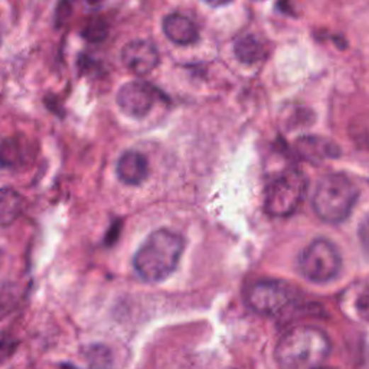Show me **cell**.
<instances>
[{
  "label": "cell",
  "mask_w": 369,
  "mask_h": 369,
  "mask_svg": "<svg viewBox=\"0 0 369 369\" xmlns=\"http://www.w3.org/2000/svg\"><path fill=\"white\" fill-rule=\"evenodd\" d=\"M299 271L312 283H327L342 270V256L329 239H314L299 256Z\"/></svg>",
  "instance_id": "5"
},
{
  "label": "cell",
  "mask_w": 369,
  "mask_h": 369,
  "mask_svg": "<svg viewBox=\"0 0 369 369\" xmlns=\"http://www.w3.org/2000/svg\"><path fill=\"white\" fill-rule=\"evenodd\" d=\"M115 172L123 183L140 185L147 176V160L142 153L129 150L118 159Z\"/></svg>",
  "instance_id": "10"
},
{
  "label": "cell",
  "mask_w": 369,
  "mask_h": 369,
  "mask_svg": "<svg viewBox=\"0 0 369 369\" xmlns=\"http://www.w3.org/2000/svg\"><path fill=\"white\" fill-rule=\"evenodd\" d=\"M156 101V89L144 81H130L117 93L120 110L135 118L146 117Z\"/></svg>",
  "instance_id": "7"
},
{
  "label": "cell",
  "mask_w": 369,
  "mask_h": 369,
  "mask_svg": "<svg viewBox=\"0 0 369 369\" xmlns=\"http://www.w3.org/2000/svg\"><path fill=\"white\" fill-rule=\"evenodd\" d=\"M25 200L21 193L12 188L0 189V225L13 224L23 212Z\"/></svg>",
  "instance_id": "12"
},
{
  "label": "cell",
  "mask_w": 369,
  "mask_h": 369,
  "mask_svg": "<svg viewBox=\"0 0 369 369\" xmlns=\"http://www.w3.org/2000/svg\"><path fill=\"white\" fill-rule=\"evenodd\" d=\"M358 195L356 185L346 175L331 174L317 181L312 205L322 221L339 224L352 214Z\"/></svg>",
  "instance_id": "3"
},
{
  "label": "cell",
  "mask_w": 369,
  "mask_h": 369,
  "mask_svg": "<svg viewBox=\"0 0 369 369\" xmlns=\"http://www.w3.org/2000/svg\"><path fill=\"white\" fill-rule=\"evenodd\" d=\"M361 239H362V242L365 245L366 251L369 253V218H366L365 224L361 228Z\"/></svg>",
  "instance_id": "18"
},
{
  "label": "cell",
  "mask_w": 369,
  "mask_h": 369,
  "mask_svg": "<svg viewBox=\"0 0 369 369\" xmlns=\"http://www.w3.org/2000/svg\"><path fill=\"white\" fill-rule=\"evenodd\" d=\"M83 356L90 369H113V353L106 345H89L84 348Z\"/></svg>",
  "instance_id": "15"
},
{
  "label": "cell",
  "mask_w": 369,
  "mask_h": 369,
  "mask_svg": "<svg viewBox=\"0 0 369 369\" xmlns=\"http://www.w3.org/2000/svg\"><path fill=\"white\" fill-rule=\"evenodd\" d=\"M227 369H234V368H227Z\"/></svg>",
  "instance_id": "22"
},
{
  "label": "cell",
  "mask_w": 369,
  "mask_h": 369,
  "mask_svg": "<svg viewBox=\"0 0 369 369\" xmlns=\"http://www.w3.org/2000/svg\"><path fill=\"white\" fill-rule=\"evenodd\" d=\"M121 61L136 75H147L159 65V52L147 40H132L121 51Z\"/></svg>",
  "instance_id": "8"
},
{
  "label": "cell",
  "mask_w": 369,
  "mask_h": 369,
  "mask_svg": "<svg viewBox=\"0 0 369 369\" xmlns=\"http://www.w3.org/2000/svg\"><path fill=\"white\" fill-rule=\"evenodd\" d=\"M2 257H4V256H2V251H0V264H2Z\"/></svg>",
  "instance_id": "20"
},
{
  "label": "cell",
  "mask_w": 369,
  "mask_h": 369,
  "mask_svg": "<svg viewBox=\"0 0 369 369\" xmlns=\"http://www.w3.org/2000/svg\"><path fill=\"white\" fill-rule=\"evenodd\" d=\"M297 299L295 287L281 280H259L245 295L249 307L263 316H277Z\"/></svg>",
  "instance_id": "6"
},
{
  "label": "cell",
  "mask_w": 369,
  "mask_h": 369,
  "mask_svg": "<svg viewBox=\"0 0 369 369\" xmlns=\"http://www.w3.org/2000/svg\"><path fill=\"white\" fill-rule=\"evenodd\" d=\"M306 178L297 169L280 174L267 188L264 208L268 215L285 218L296 212L306 193Z\"/></svg>",
  "instance_id": "4"
},
{
  "label": "cell",
  "mask_w": 369,
  "mask_h": 369,
  "mask_svg": "<svg viewBox=\"0 0 369 369\" xmlns=\"http://www.w3.org/2000/svg\"><path fill=\"white\" fill-rule=\"evenodd\" d=\"M329 352L331 341L323 331L299 326L281 336L276 348V361L280 369H317Z\"/></svg>",
  "instance_id": "2"
},
{
  "label": "cell",
  "mask_w": 369,
  "mask_h": 369,
  "mask_svg": "<svg viewBox=\"0 0 369 369\" xmlns=\"http://www.w3.org/2000/svg\"><path fill=\"white\" fill-rule=\"evenodd\" d=\"M234 54L242 64H254L266 57V48L254 35H244L237 39Z\"/></svg>",
  "instance_id": "13"
},
{
  "label": "cell",
  "mask_w": 369,
  "mask_h": 369,
  "mask_svg": "<svg viewBox=\"0 0 369 369\" xmlns=\"http://www.w3.org/2000/svg\"><path fill=\"white\" fill-rule=\"evenodd\" d=\"M163 32L171 42L182 47L192 45L199 39L196 23L182 13H171L163 19Z\"/></svg>",
  "instance_id": "9"
},
{
  "label": "cell",
  "mask_w": 369,
  "mask_h": 369,
  "mask_svg": "<svg viewBox=\"0 0 369 369\" xmlns=\"http://www.w3.org/2000/svg\"><path fill=\"white\" fill-rule=\"evenodd\" d=\"M61 369H75L74 366H71V365H68V363H65V365H62V368Z\"/></svg>",
  "instance_id": "19"
},
{
  "label": "cell",
  "mask_w": 369,
  "mask_h": 369,
  "mask_svg": "<svg viewBox=\"0 0 369 369\" xmlns=\"http://www.w3.org/2000/svg\"><path fill=\"white\" fill-rule=\"evenodd\" d=\"M26 147L21 139H6L0 143V166L16 168L26 159Z\"/></svg>",
  "instance_id": "14"
},
{
  "label": "cell",
  "mask_w": 369,
  "mask_h": 369,
  "mask_svg": "<svg viewBox=\"0 0 369 369\" xmlns=\"http://www.w3.org/2000/svg\"><path fill=\"white\" fill-rule=\"evenodd\" d=\"M356 312L363 320L369 322V285L365 287L356 299Z\"/></svg>",
  "instance_id": "16"
},
{
  "label": "cell",
  "mask_w": 369,
  "mask_h": 369,
  "mask_svg": "<svg viewBox=\"0 0 369 369\" xmlns=\"http://www.w3.org/2000/svg\"><path fill=\"white\" fill-rule=\"evenodd\" d=\"M106 33H107V28L104 23H98V22H94L91 23L86 32H84V36L89 39V40H93V42H98V40H103L106 38Z\"/></svg>",
  "instance_id": "17"
},
{
  "label": "cell",
  "mask_w": 369,
  "mask_h": 369,
  "mask_svg": "<svg viewBox=\"0 0 369 369\" xmlns=\"http://www.w3.org/2000/svg\"><path fill=\"white\" fill-rule=\"evenodd\" d=\"M317 369H332V368H326V366H320V368H317Z\"/></svg>",
  "instance_id": "21"
},
{
  "label": "cell",
  "mask_w": 369,
  "mask_h": 369,
  "mask_svg": "<svg viewBox=\"0 0 369 369\" xmlns=\"http://www.w3.org/2000/svg\"><path fill=\"white\" fill-rule=\"evenodd\" d=\"M296 152L300 157L319 161L324 159H334L339 156V147L331 140L317 136H303L296 142Z\"/></svg>",
  "instance_id": "11"
},
{
  "label": "cell",
  "mask_w": 369,
  "mask_h": 369,
  "mask_svg": "<svg viewBox=\"0 0 369 369\" xmlns=\"http://www.w3.org/2000/svg\"><path fill=\"white\" fill-rule=\"evenodd\" d=\"M185 250V239L171 229L152 232L133 259L136 274L146 283H159L175 273Z\"/></svg>",
  "instance_id": "1"
}]
</instances>
